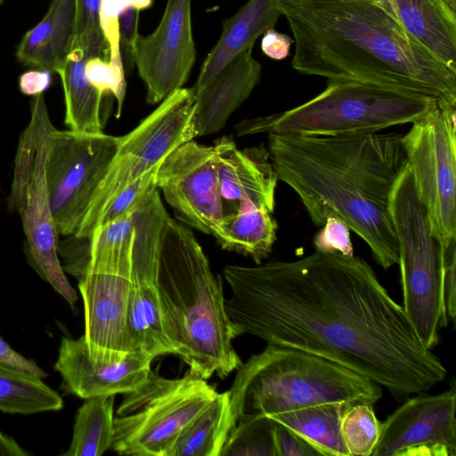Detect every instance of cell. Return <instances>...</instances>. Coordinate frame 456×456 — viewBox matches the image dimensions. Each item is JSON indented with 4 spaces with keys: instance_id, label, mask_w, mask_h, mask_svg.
Segmentation results:
<instances>
[{
    "instance_id": "d6986e66",
    "label": "cell",
    "mask_w": 456,
    "mask_h": 456,
    "mask_svg": "<svg viewBox=\"0 0 456 456\" xmlns=\"http://www.w3.org/2000/svg\"><path fill=\"white\" fill-rule=\"evenodd\" d=\"M134 235L133 212L98 226L90 237L64 236L58 242L62 268L77 280L94 272L130 277Z\"/></svg>"
},
{
    "instance_id": "ba28073f",
    "label": "cell",
    "mask_w": 456,
    "mask_h": 456,
    "mask_svg": "<svg viewBox=\"0 0 456 456\" xmlns=\"http://www.w3.org/2000/svg\"><path fill=\"white\" fill-rule=\"evenodd\" d=\"M390 215L398 246L403 308L428 349L448 325L442 295V250L418 199L411 169L404 167L391 193Z\"/></svg>"
},
{
    "instance_id": "bcb514c9",
    "label": "cell",
    "mask_w": 456,
    "mask_h": 456,
    "mask_svg": "<svg viewBox=\"0 0 456 456\" xmlns=\"http://www.w3.org/2000/svg\"><path fill=\"white\" fill-rule=\"evenodd\" d=\"M380 1H382V2H383L384 0H380Z\"/></svg>"
},
{
    "instance_id": "e0dca14e",
    "label": "cell",
    "mask_w": 456,
    "mask_h": 456,
    "mask_svg": "<svg viewBox=\"0 0 456 456\" xmlns=\"http://www.w3.org/2000/svg\"><path fill=\"white\" fill-rule=\"evenodd\" d=\"M77 281L90 357L102 363L121 361L133 351L128 327L130 277L94 272Z\"/></svg>"
},
{
    "instance_id": "2e32d148",
    "label": "cell",
    "mask_w": 456,
    "mask_h": 456,
    "mask_svg": "<svg viewBox=\"0 0 456 456\" xmlns=\"http://www.w3.org/2000/svg\"><path fill=\"white\" fill-rule=\"evenodd\" d=\"M456 392L408 399L381 423L370 456H456Z\"/></svg>"
},
{
    "instance_id": "5b68a950",
    "label": "cell",
    "mask_w": 456,
    "mask_h": 456,
    "mask_svg": "<svg viewBox=\"0 0 456 456\" xmlns=\"http://www.w3.org/2000/svg\"><path fill=\"white\" fill-rule=\"evenodd\" d=\"M237 370L228 390L237 421L330 403L373 405L382 396L369 379L289 346L268 344Z\"/></svg>"
},
{
    "instance_id": "ac0fdd59",
    "label": "cell",
    "mask_w": 456,
    "mask_h": 456,
    "mask_svg": "<svg viewBox=\"0 0 456 456\" xmlns=\"http://www.w3.org/2000/svg\"><path fill=\"white\" fill-rule=\"evenodd\" d=\"M153 359L136 349L119 362L102 363L90 357L84 335L77 339L61 337L54 369L61 375L65 394L87 399L133 392L151 372Z\"/></svg>"
},
{
    "instance_id": "30bf717a",
    "label": "cell",
    "mask_w": 456,
    "mask_h": 456,
    "mask_svg": "<svg viewBox=\"0 0 456 456\" xmlns=\"http://www.w3.org/2000/svg\"><path fill=\"white\" fill-rule=\"evenodd\" d=\"M192 88H179L128 134L118 137L116 152L101 182L77 236L90 237L108 203L151 170L179 145L196 137Z\"/></svg>"
},
{
    "instance_id": "4dcf8cb0",
    "label": "cell",
    "mask_w": 456,
    "mask_h": 456,
    "mask_svg": "<svg viewBox=\"0 0 456 456\" xmlns=\"http://www.w3.org/2000/svg\"><path fill=\"white\" fill-rule=\"evenodd\" d=\"M220 456H277L273 428L275 421L265 415L238 419Z\"/></svg>"
},
{
    "instance_id": "7402d4cb",
    "label": "cell",
    "mask_w": 456,
    "mask_h": 456,
    "mask_svg": "<svg viewBox=\"0 0 456 456\" xmlns=\"http://www.w3.org/2000/svg\"><path fill=\"white\" fill-rule=\"evenodd\" d=\"M281 15V0H248L224 20L221 36L203 61L192 90L201 89L232 59L252 49L256 40L273 28Z\"/></svg>"
},
{
    "instance_id": "1f68e13d",
    "label": "cell",
    "mask_w": 456,
    "mask_h": 456,
    "mask_svg": "<svg viewBox=\"0 0 456 456\" xmlns=\"http://www.w3.org/2000/svg\"><path fill=\"white\" fill-rule=\"evenodd\" d=\"M380 426L371 404L347 407L341 418L340 432L349 456H370L379 438Z\"/></svg>"
},
{
    "instance_id": "4316f807",
    "label": "cell",
    "mask_w": 456,
    "mask_h": 456,
    "mask_svg": "<svg viewBox=\"0 0 456 456\" xmlns=\"http://www.w3.org/2000/svg\"><path fill=\"white\" fill-rule=\"evenodd\" d=\"M236 424L229 392L218 393L181 432L168 456H220Z\"/></svg>"
},
{
    "instance_id": "9c48e42d",
    "label": "cell",
    "mask_w": 456,
    "mask_h": 456,
    "mask_svg": "<svg viewBox=\"0 0 456 456\" xmlns=\"http://www.w3.org/2000/svg\"><path fill=\"white\" fill-rule=\"evenodd\" d=\"M217 394L190 372L166 379L151 371L125 395L114 418L111 449L122 455L168 456L181 432Z\"/></svg>"
},
{
    "instance_id": "60d3db41",
    "label": "cell",
    "mask_w": 456,
    "mask_h": 456,
    "mask_svg": "<svg viewBox=\"0 0 456 456\" xmlns=\"http://www.w3.org/2000/svg\"><path fill=\"white\" fill-rule=\"evenodd\" d=\"M0 363L25 370L38 376L41 379L47 377V373L42 370L34 361L27 359L22 354L12 349L7 342L0 337Z\"/></svg>"
},
{
    "instance_id": "52a82bcc",
    "label": "cell",
    "mask_w": 456,
    "mask_h": 456,
    "mask_svg": "<svg viewBox=\"0 0 456 456\" xmlns=\"http://www.w3.org/2000/svg\"><path fill=\"white\" fill-rule=\"evenodd\" d=\"M30 110V121L18 145L7 207L20 216L28 264L74 307L78 296L67 279L58 255L60 236L46 187V142L53 125L44 94L32 97Z\"/></svg>"
},
{
    "instance_id": "836d02e7",
    "label": "cell",
    "mask_w": 456,
    "mask_h": 456,
    "mask_svg": "<svg viewBox=\"0 0 456 456\" xmlns=\"http://www.w3.org/2000/svg\"><path fill=\"white\" fill-rule=\"evenodd\" d=\"M159 164L118 192L108 203L99 217L96 228L134 212L158 189L157 172Z\"/></svg>"
},
{
    "instance_id": "f546056e",
    "label": "cell",
    "mask_w": 456,
    "mask_h": 456,
    "mask_svg": "<svg viewBox=\"0 0 456 456\" xmlns=\"http://www.w3.org/2000/svg\"><path fill=\"white\" fill-rule=\"evenodd\" d=\"M114 395L85 399L78 408L71 443L65 456H101L111 448L114 435Z\"/></svg>"
},
{
    "instance_id": "6da1fadb",
    "label": "cell",
    "mask_w": 456,
    "mask_h": 456,
    "mask_svg": "<svg viewBox=\"0 0 456 456\" xmlns=\"http://www.w3.org/2000/svg\"><path fill=\"white\" fill-rule=\"evenodd\" d=\"M224 307L248 334L330 360L395 398L426 393L447 370L362 257L314 251L293 261L230 265Z\"/></svg>"
},
{
    "instance_id": "484cf974",
    "label": "cell",
    "mask_w": 456,
    "mask_h": 456,
    "mask_svg": "<svg viewBox=\"0 0 456 456\" xmlns=\"http://www.w3.org/2000/svg\"><path fill=\"white\" fill-rule=\"evenodd\" d=\"M86 60L84 51L74 46L59 73L65 102L64 123L72 131L102 133L104 126L102 102L108 95L100 93L87 80L85 73Z\"/></svg>"
},
{
    "instance_id": "8fae6325",
    "label": "cell",
    "mask_w": 456,
    "mask_h": 456,
    "mask_svg": "<svg viewBox=\"0 0 456 456\" xmlns=\"http://www.w3.org/2000/svg\"><path fill=\"white\" fill-rule=\"evenodd\" d=\"M456 101L437 99L402 143L418 199L441 247L456 239Z\"/></svg>"
},
{
    "instance_id": "ee69618b",
    "label": "cell",
    "mask_w": 456,
    "mask_h": 456,
    "mask_svg": "<svg viewBox=\"0 0 456 456\" xmlns=\"http://www.w3.org/2000/svg\"><path fill=\"white\" fill-rule=\"evenodd\" d=\"M442 4L453 14L456 15V0H440Z\"/></svg>"
},
{
    "instance_id": "44dd1931",
    "label": "cell",
    "mask_w": 456,
    "mask_h": 456,
    "mask_svg": "<svg viewBox=\"0 0 456 456\" xmlns=\"http://www.w3.org/2000/svg\"><path fill=\"white\" fill-rule=\"evenodd\" d=\"M261 78V64L252 49L232 59L195 94L193 125L195 134L220 132L231 115L250 96Z\"/></svg>"
},
{
    "instance_id": "f35d334b",
    "label": "cell",
    "mask_w": 456,
    "mask_h": 456,
    "mask_svg": "<svg viewBox=\"0 0 456 456\" xmlns=\"http://www.w3.org/2000/svg\"><path fill=\"white\" fill-rule=\"evenodd\" d=\"M140 11L129 6L119 16V37H120V50L125 72L130 73L133 69V47L134 43L138 36V23H139Z\"/></svg>"
},
{
    "instance_id": "ab89813d",
    "label": "cell",
    "mask_w": 456,
    "mask_h": 456,
    "mask_svg": "<svg viewBox=\"0 0 456 456\" xmlns=\"http://www.w3.org/2000/svg\"><path fill=\"white\" fill-rule=\"evenodd\" d=\"M292 43L293 40L288 35L273 28L264 33L261 49L267 57L280 61L289 56Z\"/></svg>"
},
{
    "instance_id": "603a6c76",
    "label": "cell",
    "mask_w": 456,
    "mask_h": 456,
    "mask_svg": "<svg viewBox=\"0 0 456 456\" xmlns=\"http://www.w3.org/2000/svg\"><path fill=\"white\" fill-rule=\"evenodd\" d=\"M77 0H52L43 19L22 37L16 57L25 66L59 74L76 39Z\"/></svg>"
},
{
    "instance_id": "cb8c5ba5",
    "label": "cell",
    "mask_w": 456,
    "mask_h": 456,
    "mask_svg": "<svg viewBox=\"0 0 456 456\" xmlns=\"http://www.w3.org/2000/svg\"><path fill=\"white\" fill-rule=\"evenodd\" d=\"M403 28L456 73V15L440 0H384Z\"/></svg>"
},
{
    "instance_id": "277c9868",
    "label": "cell",
    "mask_w": 456,
    "mask_h": 456,
    "mask_svg": "<svg viewBox=\"0 0 456 456\" xmlns=\"http://www.w3.org/2000/svg\"><path fill=\"white\" fill-rule=\"evenodd\" d=\"M157 284L175 354L203 379H224L242 363L224 307L223 283L193 232L168 215L158 252Z\"/></svg>"
},
{
    "instance_id": "ffe728a7",
    "label": "cell",
    "mask_w": 456,
    "mask_h": 456,
    "mask_svg": "<svg viewBox=\"0 0 456 456\" xmlns=\"http://www.w3.org/2000/svg\"><path fill=\"white\" fill-rule=\"evenodd\" d=\"M214 144L223 199L250 201L273 213L278 178L268 149L259 145L240 150L227 136Z\"/></svg>"
},
{
    "instance_id": "f6af8a7d",
    "label": "cell",
    "mask_w": 456,
    "mask_h": 456,
    "mask_svg": "<svg viewBox=\"0 0 456 456\" xmlns=\"http://www.w3.org/2000/svg\"><path fill=\"white\" fill-rule=\"evenodd\" d=\"M3 2V0H0V4Z\"/></svg>"
},
{
    "instance_id": "3957f363",
    "label": "cell",
    "mask_w": 456,
    "mask_h": 456,
    "mask_svg": "<svg viewBox=\"0 0 456 456\" xmlns=\"http://www.w3.org/2000/svg\"><path fill=\"white\" fill-rule=\"evenodd\" d=\"M294 37L292 68L456 101V73L430 54L380 0H281Z\"/></svg>"
},
{
    "instance_id": "7c38bea8",
    "label": "cell",
    "mask_w": 456,
    "mask_h": 456,
    "mask_svg": "<svg viewBox=\"0 0 456 456\" xmlns=\"http://www.w3.org/2000/svg\"><path fill=\"white\" fill-rule=\"evenodd\" d=\"M118 137L58 130L47 136L45 179L59 236L74 235L116 152Z\"/></svg>"
},
{
    "instance_id": "8d00e7d4",
    "label": "cell",
    "mask_w": 456,
    "mask_h": 456,
    "mask_svg": "<svg viewBox=\"0 0 456 456\" xmlns=\"http://www.w3.org/2000/svg\"><path fill=\"white\" fill-rule=\"evenodd\" d=\"M442 250V295L443 305L448 322L456 317V239Z\"/></svg>"
},
{
    "instance_id": "4fadbf2b",
    "label": "cell",
    "mask_w": 456,
    "mask_h": 456,
    "mask_svg": "<svg viewBox=\"0 0 456 456\" xmlns=\"http://www.w3.org/2000/svg\"><path fill=\"white\" fill-rule=\"evenodd\" d=\"M168 215L158 189L134 212L135 235L132 252L128 327L133 350L145 351L154 358L175 354L166 333L157 284L159 245Z\"/></svg>"
},
{
    "instance_id": "7bdbcfd3",
    "label": "cell",
    "mask_w": 456,
    "mask_h": 456,
    "mask_svg": "<svg viewBox=\"0 0 456 456\" xmlns=\"http://www.w3.org/2000/svg\"><path fill=\"white\" fill-rule=\"evenodd\" d=\"M29 454L12 436L0 430V456H28Z\"/></svg>"
},
{
    "instance_id": "b9f144b4",
    "label": "cell",
    "mask_w": 456,
    "mask_h": 456,
    "mask_svg": "<svg viewBox=\"0 0 456 456\" xmlns=\"http://www.w3.org/2000/svg\"><path fill=\"white\" fill-rule=\"evenodd\" d=\"M52 73L40 69H35L22 73L19 77L20 91L28 96H36L50 86Z\"/></svg>"
},
{
    "instance_id": "e575fe53",
    "label": "cell",
    "mask_w": 456,
    "mask_h": 456,
    "mask_svg": "<svg viewBox=\"0 0 456 456\" xmlns=\"http://www.w3.org/2000/svg\"><path fill=\"white\" fill-rule=\"evenodd\" d=\"M85 73L89 83L104 95H112L118 102V118L126 97V72L122 62L92 57L86 61Z\"/></svg>"
},
{
    "instance_id": "8992f818",
    "label": "cell",
    "mask_w": 456,
    "mask_h": 456,
    "mask_svg": "<svg viewBox=\"0 0 456 456\" xmlns=\"http://www.w3.org/2000/svg\"><path fill=\"white\" fill-rule=\"evenodd\" d=\"M436 98L353 80H328L319 94L294 108L248 118L235 126L238 136L291 134L338 136L377 133L412 123Z\"/></svg>"
},
{
    "instance_id": "d6a6232c",
    "label": "cell",
    "mask_w": 456,
    "mask_h": 456,
    "mask_svg": "<svg viewBox=\"0 0 456 456\" xmlns=\"http://www.w3.org/2000/svg\"><path fill=\"white\" fill-rule=\"evenodd\" d=\"M101 0H77L76 39L74 46L80 47L87 59L101 57L110 60L99 20Z\"/></svg>"
},
{
    "instance_id": "5bb4252c",
    "label": "cell",
    "mask_w": 456,
    "mask_h": 456,
    "mask_svg": "<svg viewBox=\"0 0 456 456\" xmlns=\"http://www.w3.org/2000/svg\"><path fill=\"white\" fill-rule=\"evenodd\" d=\"M157 188L184 223L215 237L225 215L215 144L179 145L159 164Z\"/></svg>"
},
{
    "instance_id": "83f0119b",
    "label": "cell",
    "mask_w": 456,
    "mask_h": 456,
    "mask_svg": "<svg viewBox=\"0 0 456 456\" xmlns=\"http://www.w3.org/2000/svg\"><path fill=\"white\" fill-rule=\"evenodd\" d=\"M349 406L342 403L318 404L270 418L302 436L322 456H349L340 432L342 415Z\"/></svg>"
},
{
    "instance_id": "7a4b0ae2",
    "label": "cell",
    "mask_w": 456,
    "mask_h": 456,
    "mask_svg": "<svg viewBox=\"0 0 456 456\" xmlns=\"http://www.w3.org/2000/svg\"><path fill=\"white\" fill-rule=\"evenodd\" d=\"M267 149L278 181L297 195L315 226L338 219L382 268L398 263L389 204L407 165L402 134H268Z\"/></svg>"
},
{
    "instance_id": "d4e9b609",
    "label": "cell",
    "mask_w": 456,
    "mask_h": 456,
    "mask_svg": "<svg viewBox=\"0 0 456 456\" xmlns=\"http://www.w3.org/2000/svg\"><path fill=\"white\" fill-rule=\"evenodd\" d=\"M234 212L224 215L215 235L226 250L250 256L258 265L272 252L278 224L273 213L247 200L238 201Z\"/></svg>"
},
{
    "instance_id": "f1b7e54d",
    "label": "cell",
    "mask_w": 456,
    "mask_h": 456,
    "mask_svg": "<svg viewBox=\"0 0 456 456\" xmlns=\"http://www.w3.org/2000/svg\"><path fill=\"white\" fill-rule=\"evenodd\" d=\"M60 394L43 379L0 363V411L9 414H34L63 408Z\"/></svg>"
},
{
    "instance_id": "74e56055",
    "label": "cell",
    "mask_w": 456,
    "mask_h": 456,
    "mask_svg": "<svg viewBox=\"0 0 456 456\" xmlns=\"http://www.w3.org/2000/svg\"><path fill=\"white\" fill-rule=\"evenodd\" d=\"M273 437L277 456H322L305 439L277 421Z\"/></svg>"
},
{
    "instance_id": "9a60e30c",
    "label": "cell",
    "mask_w": 456,
    "mask_h": 456,
    "mask_svg": "<svg viewBox=\"0 0 456 456\" xmlns=\"http://www.w3.org/2000/svg\"><path fill=\"white\" fill-rule=\"evenodd\" d=\"M191 0H167L160 22L148 36L138 34L134 64L146 87V101L156 104L182 88L196 60L191 29Z\"/></svg>"
},
{
    "instance_id": "d590c367",
    "label": "cell",
    "mask_w": 456,
    "mask_h": 456,
    "mask_svg": "<svg viewBox=\"0 0 456 456\" xmlns=\"http://www.w3.org/2000/svg\"><path fill=\"white\" fill-rule=\"evenodd\" d=\"M316 251L353 256L349 228L340 220L330 218L314 238Z\"/></svg>"
}]
</instances>
